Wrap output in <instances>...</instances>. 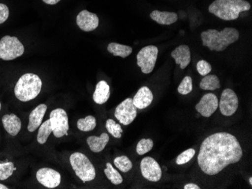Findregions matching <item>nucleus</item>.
Wrapping results in <instances>:
<instances>
[{"mask_svg":"<svg viewBox=\"0 0 252 189\" xmlns=\"http://www.w3.org/2000/svg\"><path fill=\"white\" fill-rule=\"evenodd\" d=\"M243 155L241 145L236 136L230 133H215L202 142L198 164L204 173L215 176L229 165L238 163Z\"/></svg>","mask_w":252,"mask_h":189,"instance_id":"nucleus-1","label":"nucleus"},{"mask_svg":"<svg viewBox=\"0 0 252 189\" xmlns=\"http://www.w3.org/2000/svg\"><path fill=\"white\" fill-rule=\"evenodd\" d=\"M239 32L235 28L226 27L221 31L210 29L201 33L202 45L210 51L223 52L239 39Z\"/></svg>","mask_w":252,"mask_h":189,"instance_id":"nucleus-2","label":"nucleus"},{"mask_svg":"<svg viewBox=\"0 0 252 189\" xmlns=\"http://www.w3.org/2000/svg\"><path fill=\"white\" fill-rule=\"evenodd\" d=\"M250 8V3L246 0H215L209 5V11L223 21H233Z\"/></svg>","mask_w":252,"mask_h":189,"instance_id":"nucleus-3","label":"nucleus"},{"mask_svg":"<svg viewBox=\"0 0 252 189\" xmlns=\"http://www.w3.org/2000/svg\"><path fill=\"white\" fill-rule=\"evenodd\" d=\"M42 85V81L37 75L26 73L20 78L15 85V97L22 102L32 101L39 95Z\"/></svg>","mask_w":252,"mask_h":189,"instance_id":"nucleus-4","label":"nucleus"},{"mask_svg":"<svg viewBox=\"0 0 252 189\" xmlns=\"http://www.w3.org/2000/svg\"><path fill=\"white\" fill-rule=\"evenodd\" d=\"M70 162L76 176L82 181L86 183L94 180L96 176L95 168L84 154L81 152L72 154Z\"/></svg>","mask_w":252,"mask_h":189,"instance_id":"nucleus-5","label":"nucleus"},{"mask_svg":"<svg viewBox=\"0 0 252 189\" xmlns=\"http://www.w3.org/2000/svg\"><path fill=\"white\" fill-rule=\"evenodd\" d=\"M25 53V47L15 36H5L0 40V59L15 60Z\"/></svg>","mask_w":252,"mask_h":189,"instance_id":"nucleus-6","label":"nucleus"},{"mask_svg":"<svg viewBox=\"0 0 252 189\" xmlns=\"http://www.w3.org/2000/svg\"><path fill=\"white\" fill-rule=\"evenodd\" d=\"M158 48L148 46L143 48L137 55V64L144 74L151 73L155 67L158 57Z\"/></svg>","mask_w":252,"mask_h":189,"instance_id":"nucleus-7","label":"nucleus"},{"mask_svg":"<svg viewBox=\"0 0 252 189\" xmlns=\"http://www.w3.org/2000/svg\"><path fill=\"white\" fill-rule=\"evenodd\" d=\"M50 124L52 133L56 138H61L67 135L69 130L68 115L63 108H56L50 113Z\"/></svg>","mask_w":252,"mask_h":189,"instance_id":"nucleus-8","label":"nucleus"},{"mask_svg":"<svg viewBox=\"0 0 252 189\" xmlns=\"http://www.w3.org/2000/svg\"><path fill=\"white\" fill-rule=\"evenodd\" d=\"M137 108L133 104L131 98H127L116 108L114 115L122 125L127 126L132 123L137 117Z\"/></svg>","mask_w":252,"mask_h":189,"instance_id":"nucleus-9","label":"nucleus"},{"mask_svg":"<svg viewBox=\"0 0 252 189\" xmlns=\"http://www.w3.org/2000/svg\"><path fill=\"white\" fill-rule=\"evenodd\" d=\"M219 107L224 116H231L239 107V99L232 89L226 88L222 92Z\"/></svg>","mask_w":252,"mask_h":189,"instance_id":"nucleus-10","label":"nucleus"},{"mask_svg":"<svg viewBox=\"0 0 252 189\" xmlns=\"http://www.w3.org/2000/svg\"><path fill=\"white\" fill-rule=\"evenodd\" d=\"M141 174L148 181H159L162 178V169L158 162L151 157H145L141 162Z\"/></svg>","mask_w":252,"mask_h":189,"instance_id":"nucleus-11","label":"nucleus"},{"mask_svg":"<svg viewBox=\"0 0 252 189\" xmlns=\"http://www.w3.org/2000/svg\"><path fill=\"white\" fill-rule=\"evenodd\" d=\"M219 107V99L212 93L205 94L196 104V109L201 115L209 118L215 113Z\"/></svg>","mask_w":252,"mask_h":189,"instance_id":"nucleus-12","label":"nucleus"},{"mask_svg":"<svg viewBox=\"0 0 252 189\" xmlns=\"http://www.w3.org/2000/svg\"><path fill=\"white\" fill-rule=\"evenodd\" d=\"M38 182L45 187L55 189L60 185L62 176L60 173L53 169L41 168L36 173Z\"/></svg>","mask_w":252,"mask_h":189,"instance_id":"nucleus-13","label":"nucleus"},{"mask_svg":"<svg viewBox=\"0 0 252 189\" xmlns=\"http://www.w3.org/2000/svg\"><path fill=\"white\" fill-rule=\"evenodd\" d=\"M76 24L82 30L90 32L97 29L99 25L98 17L95 14L83 10L76 17Z\"/></svg>","mask_w":252,"mask_h":189,"instance_id":"nucleus-14","label":"nucleus"},{"mask_svg":"<svg viewBox=\"0 0 252 189\" xmlns=\"http://www.w3.org/2000/svg\"><path fill=\"white\" fill-rule=\"evenodd\" d=\"M132 100L133 104L137 109H144L152 104L154 101V94L151 89L144 86L138 90Z\"/></svg>","mask_w":252,"mask_h":189,"instance_id":"nucleus-15","label":"nucleus"},{"mask_svg":"<svg viewBox=\"0 0 252 189\" xmlns=\"http://www.w3.org/2000/svg\"><path fill=\"white\" fill-rule=\"evenodd\" d=\"M171 57L175 59V63L180 65L181 70L186 68L191 61L189 48L186 45H181L171 52Z\"/></svg>","mask_w":252,"mask_h":189,"instance_id":"nucleus-16","label":"nucleus"},{"mask_svg":"<svg viewBox=\"0 0 252 189\" xmlns=\"http://www.w3.org/2000/svg\"><path fill=\"white\" fill-rule=\"evenodd\" d=\"M47 110V106L40 104L32 110L29 115V124L28 129L30 132H34L42 125V119Z\"/></svg>","mask_w":252,"mask_h":189,"instance_id":"nucleus-17","label":"nucleus"},{"mask_svg":"<svg viewBox=\"0 0 252 189\" xmlns=\"http://www.w3.org/2000/svg\"><path fill=\"white\" fill-rule=\"evenodd\" d=\"M2 121L4 128L11 136H16L21 131V119L15 114L4 115Z\"/></svg>","mask_w":252,"mask_h":189,"instance_id":"nucleus-18","label":"nucleus"},{"mask_svg":"<svg viewBox=\"0 0 252 189\" xmlns=\"http://www.w3.org/2000/svg\"><path fill=\"white\" fill-rule=\"evenodd\" d=\"M110 96V86L107 81L102 80L96 85L95 91L93 94V100L97 104H104L108 101Z\"/></svg>","mask_w":252,"mask_h":189,"instance_id":"nucleus-19","label":"nucleus"},{"mask_svg":"<svg viewBox=\"0 0 252 189\" xmlns=\"http://www.w3.org/2000/svg\"><path fill=\"white\" fill-rule=\"evenodd\" d=\"M151 18L157 24L161 25H172L178 19V15L175 12H159L157 10L151 12Z\"/></svg>","mask_w":252,"mask_h":189,"instance_id":"nucleus-20","label":"nucleus"},{"mask_svg":"<svg viewBox=\"0 0 252 189\" xmlns=\"http://www.w3.org/2000/svg\"><path fill=\"white\" fill-rule=\"evenodd\" d=\"M109 140H110L109 135L106 133H103L99 137L98 136H91L87 138L86 141H87L88 145H89L91 150L93 152L98 153V152L104 150L107 144L108 143Z\"/></svg>","mask_w":252,"mask_h":189,"instance_id":"nucleus-21","label":"nucleus"},{"mask_svg":"<svg viewBox=\"0 0 252 189\" xmlns=\"http://www.w3.org/2000/svg\"><path fill=\"white\" fill-rule=\"evenodd\" d=\"M107 51L113 54V56H118L125 58L128 57L132 53V48L116 42H111L107 46Z\"/></svg>","mask_w":252,"mask_h":189,"instance_id":"nucleus-22","label":"nucleus"},{"mask_svg":"<svg viewBox=\"0 0 252 189\" xmlns=\"http://www.w3.org/2000/svg\"><path fill=\"white\" fill-rule=\"evenodd\" d=\"M199 87L202 90L215 91L220 87V80L215 75H207L204 76L199 84Z\"/></svg>","mask_w":252,"mask_h":189,"instance_id":"nucleus-23","label":"nucleus"},{"mask_svg":"<svg viewBox=\"0 0 252 189\" xmlns=\"http://www.w3.org/2000/svg\"><path fill=\"white\" fill-rule=\"evenodd\" d=\"M96 125V118L92 115H89L85 118H80L77 121L78 129L84 132L93 131L95 128Z\"/></svg>","mask_w":252,"mask_h":189,"instance_id":"nucleus-24","label":"nucleus"},{"mask_svg":"<svg viewBox=\"0 0 252 189\" xmlns=\"http://www.w3.org/2000/svg\"><path fill=\"white\" fill-rule=\"evenodd\" d=\"M52 133V129L51 127L50 120H47L39 126L37 135L38 142L40 144H45Z\"/></svg>","mask_w":252,"mask_h":189,"instance_id":"nucleus-25","label":"nucleus"},{"mask_svg":"<svg viewBox=\"0 0 252 189\" xmlns=\"http://www.w3.org/2000/svg\"><path fill=\"white\" fill-rule=\"evenodd\" d=\"M104 173H105L107 179L113 185L117 186V185L121 184L123 182V177H122L120 173L117 170H115V168L110 163H107V168L104 170Z\"/></svg>","mask_w":252,"mask_h":189,"instance_id":"nucleus-26","label":"nucleus"},{"mask_svg":"<svg viewBox=\"0 0 252 189\" xmlns=\"http://www.w3.org/2000/svg\"><path fill=\"white\" fill-rule=\"evenodd\" d=\"M114 164L123 173H128L133 167L132 163L127 156H120L114 159Z\"/></svg>","mask_w":252,"mask_h":189,"instance_id":"nucleus-27","label":"nucleus"},{"mask_svg":"<svg viewBox=\"0 0 252 189\" xmlns=\"http://www.w3.org/2000/svg\"><path fill=\"white\" fill-rule=\"evenodd\" d=\"M106 128L113 137L117 138V139L121 138L122 134L123 132V129H122L120 125L116 123L114 120H107V122H106Z\"/></svg>","mask_w":252,"mask_h":189,"instance_id":"nucleus-28","label":"nucleus"},{"mask_svg":"<svg viewBox=\"0 0 252 189\" xmlns=\"http://www.w3.org/2000/svg\"><path fill=\"white\" fill-rule=\"evenodd\" d=\"M154 142L151 139H142L137 143V153L139 155H145L147 152L152 150Z\"/></svg>","mask_w":252,"mask_h":189,"instance_id":"nucleus-29","label":"nucleus"},{"mask_svg":"<svg viewBox=\"0 0 252 189\" xmlns=\"http://www.w3.org/2000/svg\"><path fill=\"white\" fill-rule=\"evenodd\" d=\"M192 91V80L190 76H186L178 86V91L182 95H188Z\"/></svg>","mask_w":252,"mask_h":189,"instance_id":"nucleus-30","label":"nucleus"},{"mask_svg":"<svg viewBox=\"0 0 252 189\" xmlns=\"http://www.w3.org/2000/svg\"><path fill=\"white\" fill-rule=\"evenodd\" d=\"M14 167L12 162L0 163V180H7L13 174Z\"/></svg>","mask_w":252,"mask_h":189,"instance_id":"nucleus-31","label":"nucleus"},{"mask_svg":"<svg viewBox=\"0 0 252 189\" xmlns=\"http://www.w3.org/2000/svg\"><path fill=\"white\" fill-rule=\"evenodd\" d=\"M195 154H196V151L193 149H189L185 151L181 155H178V158H177V164L182 165L188 163L194 157Z\"/></svg>","mask_w":252,"mask_h":189,"instance_id":"nucleus-32","label":"nucleus"},{"mask_svg":"<svg viewBox=\"0 0 252 189\" xmlns=\"http://www.w3.org/2000/svg\"><path fill=\"white\" fill-rule=\"evenodd\" d=\"M196 68H197L198 73L202 76H207L212 70V65L209 62L204 60H199L198 62Z\"/></svg>","mask_w":252,"mask_h":189,"instance_id":"nucleus-33","label":"nucleus"},{"mask_svg":"<svg viewBox=\"0 0 252 189\" xmlns=\"http://www.w3.org/2000/svg\"><path fill=\"white\" fill-rule=\"evenodd\" d=\"M9 16V10L5 4L0 3V25L6 21Z\"/></svg>","mask_w":252,"mask_h":189,"instance_id":"nucleus-34","label":"nucleus"},{"mask_svg":"<svg viewBox=\"0 0 252 189\" xmlns=\"http://www.w3.org/2000/svg\"><path fill=\"white\" fill-rule=\"evenodd\" d=\"M185 189H200L199 186L195 184V183H189V184H187L186 186H185Z\"/></svg>","mask_w":252,"mask_h":189,"instance_id":"nucleus-35","label":"nucleus"},{"mask_svg":"<svg viewBox=\"0 0 252 189\" xmlns=\"http://www.w3.org/2000/svg\"><path fill=\"white\" fill-rule=\"evenodd\" d=\"M42 1L48 5H55L60 2L61 0H42Z\"/></svg>","mask_w":252,"mask_h":189,"instance_id":"nucleus-36","label":"nucleus"},{"mask_svg":"<svg viewBox=\"0 0 252 189\" xmlns=\"http://www.w3.org/2000/svg\"><path fill=\"white\" fill-rule=\"evenodd\" d=\"M8 188L7 186H4V185L0 184V189H8Z\"/></svg>","mask_w":252,"mask_h":189,"instance_id":"nucleus-37","label":"nucleus"},{"mask_svg":"<svg viewBox=\"0 0 252 189\" xmlns=\"http://www.w3.org/2000/svg\"><path fill=\"white\" fill-rule=\"evenodd\" d=\"M249 183H250L251 186H252V177H249Z\"/></svg>","mask_w":252,"mask_h":189,"instance_id":"nucleus-38","label":"nucleus"},{"mask_svg":"<svg viewBox=\"0 0 252 189\" xmlns=\"http://www.w3.org/2000/svg\"><path fill=\"white\" fill-rule=\"evenodd\" d=\"M0 110H1V104H0Z\"/></svg>","mask_w":252,"mask_h":189,"instance_id":"nucleus-39","label":"nucleus"}]
</instances>
